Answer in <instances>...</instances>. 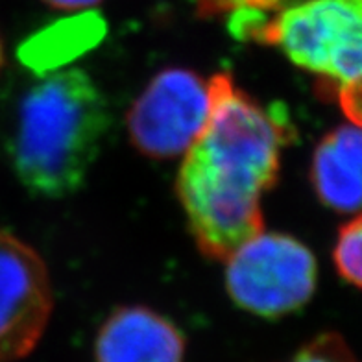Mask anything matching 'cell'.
<instances>
[{"label":"cell","mask_w":362,"mask_h":362,"mask_svg":"<svg viewBox=\"0 0 362 362\" xmlns=\"http://www.w3.org/2000/svg\"><path fill=\"white\" fill-rule=\"evenodd\" d=\"M110 120L107 100L86 71H56L35 81L23 96L11 139L24 189L52 200L80 191Z\"/></svg>","instance_id":"obj_2"},{"label":"cell","mask_w":362,"mask_h":362,"mask_svg":"<svg viewBox=\"0 0 362 362\" xmlns=\"http://www.w3.org/2000/svg\"><path fill=\"white\" fill-rule=\"evenodd\" d=\"M52 283L43 257L0 228V362L24 358L52 315Z\"/></svg>","instance_id":"obj_6"},{"label":"cell","mask_w":362,"mask_h":362,"mask_svg":"<svg viewBox=\"0 0 362 362\" xmlns=\"http://www.w3.org/2000/svg\"><path fill=\"white\" fill-rule=\"evenodd\" d=\"M361 244H362V220L355 215L348 224H344L337 237L333 250V261L337 272L344 281L353 286H361L362 281V262H361Z\"/></svg>","instance_id":"obj_9"},{"label":"cell","mask_w":362,"mask_h":362,"mask_svg":"<svg viewBox=\"0 0 362 362\" xmlns=\"http://www.w3.org/2000/svg\"><path fill=\"white\" fill-rule=\"evenodd\" d=\"M211 110L185 152L176 192L205 257L226 261L264 231L262 196L276 185L288 124L235 86L229 74L209 80Z\"/></svg>","instance_id":"obj_1"},{"label":"cell","mask_w":362,"mask_h":362,"mask_svg":"<svg viewBox=\"0 0 362 362\" xmlns=\"http://www.w3.org/2000/svg\"><path fill=\"white\" fill-rule=\"evenodd\" d=\"M45 4H48L50 8H56V10H87V8H93V6L100 4L102 0H43Z\"/></svg>","instance_id":"obj_12"},{"label":"cell","mask_w":362,"mask_h":362,"mask_svg":"<svg viewBox=\"0 0 362 362\" xmlns=\"http://www.w3.org/2000/svg\"><path fill=\"white\" fill-rule=\"evenodd\" d=\"M296 67L334 90L344 115L361 126L362 0H303L283 8L264 35Z\"/></svg>","instance_id":"obj_3"},{"label":"cell","mask_w":362,"mask_h":362,"mask_svg":"<svg viewBox=\"0 0 362 362\" xmlns=\"http://www.w3.org/2000/svg\"><path fill=\"white\" fill-rule=\"evenodd\" d=\"M318 264L305 244L261 231L226 259V288L235 305L261 318H281L307 305Z\"/></svg>","instance_id":"obj_4"},{"label":"cell","mask_w":362,"mask_h":362,"mask_svg":"<svg viewBox=\"0 0 362 362\" xmlns=\"http://www.w3.org/2000/svg\"><path fill=\"white\" fill-rule=\"evenodd\" d=\"M361 128L351 122L329 132L315 148L310 181L325 207L357 215L361 207Z\"/></svg>","instance_id":"obj_8"},{"label":"cell","mask_w":362,"mask_h":362,"mask_svg":"<svg viewBox=\"0 0 362 362\" xmlns=\"http://www.w3.org/2000/svg\"><path fill=\"white\" fill-rule=\"evenodd\" d=\"M286 362H357V358L339 333L327 331L301 346Z\"/></svg>","instance_id":"obj_10"},{"label":"cell","mask_w":362,"mask_h":362,"mask_svg":"<svg viewBox=\"0 0 362 362\" xmlns=\"http://www.w3.org/2000/svg\"><path fill=\"white\" fill-rule=\"evenodd\" d=\"M198 10L204 15L233 13L238 10H261L268 13H279L283 0H196Z\"/></svg>","instance_id":"obj_11"},{"label":"cell","mask_w":362,"mask_h":362,"mask_svg":"<svg viewBox=\"0 0 362 362\" xmlns=\"http://www.w3.org/2000/svg\"><path fill=\"white\" fill-rule=\"evenodd\" d=\"M0 65H2V43H0Z\"/></svg>","instance_id":"obj_13"},{"label":"cell","mask_w":362,"mask_h":362,"mask_svg":"<svg viewBox=\"0 0 362 362\" xmlns=\"http://www.w3.org/2000/svg\"><path fill=\"white\" fill-rule=\"evenodd\" d=\"M96 362H185L177 325L143 305L115 309L96 334Z\"/></svg>","instance_id":"obj_7"},{"label":"cell","mask_w":362,"mask_h":362,"mask_svg":"<svg viewBox=\"0 0 362 362\" xmlns=\"http://www.w3.org/2000/svg\"><path fill=\"white\" fill-rule=\"evenodd\" d=\"M209 110V81L189 69H165L129 107V141L148 158H177L202 134Z\"/></svg>","instance_id":"obj_5"}]
</instances>
